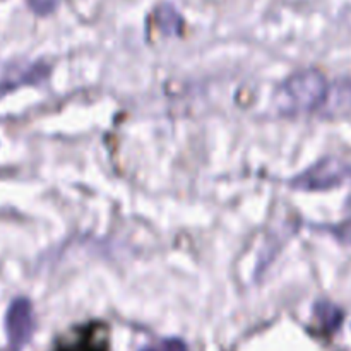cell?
Wrapping results in <instances>:
<instances>
[{
	"label": "cell",
	"mask_w": 351,
	"mask_h": 351,
	"mask_svg": "<svg viewBox=\"0 0 351 351\" xmlns=\"http://www.w3.org/2000/svg\"><path fill=\"white\" fill-rule=\"evenodd\" d=\"M329 84L317 69H305L290 75L278 88L274 106L281 115L293 117L321 108L328 98Z\"/></svg>",
	"instance_id": "obj_1"
},
{
	"label": "cell",
	"mask_w": 351,
	"mask_h": 351,
	"mask_svg": "<svg viewBox=\"0 0 351 351\" xmlns=\"http://www.w3.org/2000/svg\"><path fill=\"white\" fill-rule=\"evenodd\" d=\"M60 0H27V5L38 16H47L58 7Z\"/></svg>",
	"instance_id": "obj_8"
},
{
	"label": "cell",
	"mask_w": 351,
	"mask_h": 351,
	"mask_svg": "<svg viewBox=\"0 0 351 351\" xmlns=\"http://www.w3.org/2000/svg\"><path fill=\"white\" fill-rule=\"evenodd\" d=\"M48 69L45 64L17 62V64L0 65V98L12 89L21 86L34 84L47 75Z\"/></svg>",
	"instance_id": "obj_4"
},
{
	"label": "cell",
	"mask_w": 351,
	"mask_h": 351,
	"mask_svg": "<svg viewBox=\"0 0 351 351\" xmlns=\"http://www.w3.org/2000/svg\"><path fill=\"white\" fill-rule=\"evenodd\" d=\"M351 177V168L338 158H324L291 180L300 191H328L338 187Z\"/></svg>",
	"instance_id": "obj_2"
},
{
	"label": "cell",
	"mask_w": 351,
	"mask_h": 351,
	"mask_svg": "<svg viewBox=\"0 0 351 351\" xmlns=\"http://www.w3.org/2000/svg\"><path fill=\"white\" fill-rule=\"evenodd\" d=\"M161 351H187V346L180 339H167L161 346Z\"/></svg>",
	"instance_id": "obj_9"
},
{
	"label": "cell",
	"mask_w": 351,
	"mask_h": 351,
	"mask_svg": "<svg viewBox=\"0 0 351 351\" xmlns=\"http://www.w3.org/2000/svg\"><path fill=\"white\" fill-rule=\"evenodd\" d=\"M328 98H335L332 101L331 112L332 113H345L351 108V82L341 81L335 86V89H329Z\"/></svg>",
	"instance_id": "obj_7"
},
{
	"label": "cell",
	"mask_w": 351,
	"mask_h": 351,
	"mask_svg": "<svg viewBox=\"0 0 351 351\" xmlns=\"http://www.w3.org/2000/svg\"><path fill=\"white\" fill-rule=\"evenodd\" d=\"M5 331L10 346L19 351L27 343L33 332V308L26 298H16L5 315Z\"/></svg>",
	"instance_id": "obj_3"
},
{
	"label": "cell",
	"mask_w": 351,
	"mask_h": 351,
	"mask_svg": "<svg viewBox=\"0 0 351 351\" xmlns=\"http://www.w3.org/2000/svg\"><path fill=\"white\" fill-rule=\"evenodd\" d=\"M314 315L317 319V322L321 324L322 329H326L328 332L336 331V329L341 326L343 322V311L336 307L331 302L321 300L315 304L314 307Z\"/></svg>",
	"instance_id": "obj_5"
},
{
	"label": "cell",
	"mask_w": 351,
	"mask_h": 351,
	"mask_svg": "<svg viewBox=\"0 0 351 351\" xmlns=\"http://www.w3.org/2000/svg\"><path fill=\"white\" fill-rule=\"evenodd\" d=\"M144 351H154V350H144Z\"/></svg>",
	"instance_id": "obj_10"
},
{
	"label": "cell",
	"mask_w": 351,
	"mask_h": 351,
	"mask_svg": "<svg viewBox=\"0 0 351 351\" xmlns=\"http://www.w3.org/2000/svg\"><path fill=\"white\" fill-rule=\"evenodd\" d=\"M156 19H158V26H160L161 33L165 34H178L182 29V16L177 12V9H173L171 5H161L158 7L156 10Z\"/></svg>",
	"instance_id": "obj_6"
}]
</instances>
